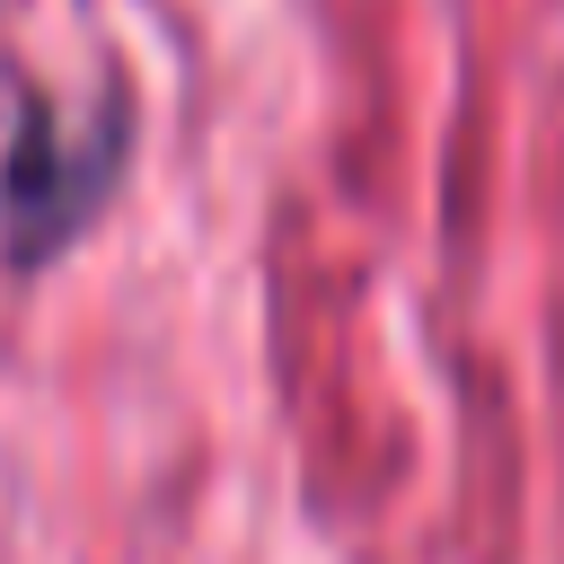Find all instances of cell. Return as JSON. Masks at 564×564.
<instances>
[{"label":"cell","mask_w":564,"mask_h":564,"mask_svg":"<svg viewBox=\"0 0 564 564\" xmlns=\"http://www.w3.org/2000/svg\"><path fill=\"white\" fill-rule=\"evenodd\" d=\"M132 141H141V115H132V79L123 70H106L88 106H62L44 79L9 88V132H0V264L18 282L44 273V264H62L97 229V212L132 176Z\"/></svg>","instance_id":"1"}]
</instances>
